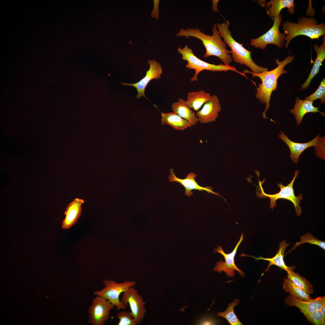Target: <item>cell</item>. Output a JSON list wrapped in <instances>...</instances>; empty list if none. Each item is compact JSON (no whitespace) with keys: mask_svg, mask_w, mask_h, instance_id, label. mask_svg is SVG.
<instances>
[{"mask_svg":"<svg viewBox=\"0 0 325 325\" xmlns=\"http://www.w3.org/2000/svg\"><path fill=\"white\" fill-rule=\"evenodd\" d=\"M212 30V35H207L202 32L198 28H181L176 34L177 37L184 36L187 39L193 37L199 39L202 42L206 51L203 57L207 58L215 56L219 58L225 65H229L232 59L230 54L231 51L228 50L227 45L219 36L217 24L214 23Z\"/></svg>","mask_w":325,"mask_h":325,"instance_id":"obj_1","label":"cell"},{"mask_svg":"<svg viewBox=\"0 0 325 325\" xmlns=\"http://www.w3.org/2000/svg\"><path fill=\"white\" fill-rule=\"evenodd\" d=\"M293 55L288 56L282 61H280L278 59H275L277 66L274 69L264 71L261 73H255L247 70H243V73H249L252 77H257L261 80L262 82L259 84L258 87L255 92L256 98L263 104H266L265 109L262 114L264 118L268 119L266 116V112L270 107L271 97L272 92L276 90L277 88V81L278 78L287 71L284 67L288 63H291L293 60Z\"/></svg>","mask_w":325,"mask_h":325,"instance_id":"obj_2","label":"cell"},{"mask_svg":"<svg viewBox=\"0 0 325 325\" xmlns=\"http://www.w3.org/2000/svg\"><path fill=\"white\" fill-rule=\"evenodd\" d=\"M230 22L225 21L217 24L219 35L223 39V41L230 48L232 60L241 65L249 67L252 72L261 73L267 71L268 68L257 65L253 60L251 56L252 51L245 48L243 44L236 41L231 36V32L229 29Z\"/></svg>","mask_w":325,"mask_h":325,"instance_id":"obj_3","label":"cell"},{"mask_svg":"<svg viewBox=\"0 0 325 325\" xmlns=\"http://www.w3.org/2000/svg\"><path fill=\"white\" fill-rule=\"evenodd\" d=\"M318 22L313 17H302L299 18L296 23L285 21L282 24L283 29L286 35L285 47L288 48L291 41L296 36L304 35L312 40H318L321 36L325 35V23L318 24Z\"/></svg>","mask_w":325,"mask_h":325,"instance_id":"obj_4","label":"cell"},{"mask_svg":"<svg viewBox=\"0 0 325 325\" xmlns=\"http://www.w3.org/2000/svg\"><path fill=\"white\" fill-rule=\"evenodd\" d=\"M178 52L182 55L181 59L186 61L187 63L186 67L190 69L194 70L195 73L190 79L191 82L198 81V76L202 71L206 70L212 72H226L231 70L241 74L246 78L247 77L243 73L238 71L234 67L230 65L219 64L215 65L208 63L197 57L193 53L192 50L187 45L184 46L183 48L179 47L177 49Z\"/></svg>","mask_w":325,"mask_h":325,"instance_id":"obj_5","label":"cell"},{"mask_svg":"<svg viewBox=\"0 0 325 325\" xmlns=\"http://www.w3.org/2000/svg\"><path fill=\"white\" fill-rule=\"evenodd\" d=\"M104 287L97 290L93 294L108 300L116 307L118 310L125 309L127 306L124 305L119 299L121 294L132 286H134L136 282L134 281L125 280L118 283L115 281L104 279L103 280Z\"/></svg>","mask_w":325,"mask_h":325,"instance_id":"obj_6","label":"cell"},{"mask_svg":"<svg viewBox=\"0 0 325 325\" xmlns=\"http://www.w3.org/2000/svg\"><path fill=\"white\" fill-rule=\"evenodd\" d=\"M299 173V170H297L295 172L294 177L290 182L286 186L283 185L281 183L277 184V186L280 188V190L278 193L273 194H268L265 193L264 191L261 186L260 182L259 181L260 188L261 192L258 194V197H269L270 199V207L273 210L274 207L277 206L276 201L279 199H283L290 201L293 204L295 208L296 215L297 216H300L302 212V208L300 207V203L302 199V194L299 195L298 196H296L294 194L293 185L295 180Z\"/></svg>","mask_w":325,"mask_h":325,"instance_id":"obj_7","label":"cell"},{"mask_svg":"<svg viewBox=\"0 0 325 325\" xmlns=\"http://www.w3.org/2000/svg\"><path fill=\"white\" fill-rule=\"evenodd\" d=\"M274 20L273 26L267 32L257 38L251 40V45L263 50L270 44L274 45L279 49L282 47L284 44L286 35L284 32H280L279 27L283 20L282 15L280 14Z\"/></svg>","mask_w":325,"mask_h":325,"instance_id":"obj_8","label":"cell"},{"mask_svg":"<svg viewBox=\"0 0 325 325\" xmlns=\"http://www.w3.org/2000/svg\"><path fill=\"white\" fill-rule=\"evenodd\" d=\"M115 306L108 300L97 296L88 309L89 323L93 325H104L109 318L110 311Z\"/></svg>","mask_w":325,"mask_h":325,"instance_id":"obj_9","label":"cell"},{"mask_svg":"<svg viewBox=\"0 0 325 325\" xmlns=\"http://www.w3.org/2000/svg\"><path fill=\"white\" fill-rule=\"evenodd\" d=\"M121 301L125 305H129L131 312L138 324L144 320L146 312L145 302L134 286L123 292Z\"/></svg>","mask_w":325,"mask_h":325,"instance_id":"obj_10","label":"cell"},{"mask_svg":"<svg viewBox=\"0 0 325 325\" xmlns=\"http://www.w3.org/2000/svg\"><path fill=\"white\" fill-rule=\"evenodd\" d=\"M243 234L242 233L240 239L233 251L229 254H226L223 250L222 247L218 246L215 248L214 253L218 252L221 254L224 257V262L221 260L218 262L213 270L219 273L222 271L225 272L229 278L234 277L235 275V271H237L241 277L245 276L244 273L239 269L236 265L234 258L237 251L238 248L244 239Z\"/></svg>","mask_w":325,"mask_h":325,"instance_id":"obj_11","label":"cell"},{"mask_svg":"<svg viewBox=\"0 0 325 325\" xmlns=\"http://www.w3.org/2000/svg\"><path fill=\"white\" fill-rule=\"evenodd\" d=\"M148 63L150 68L147 72L145 76L138 82L133 84L126 83L122 82V85H130L135 87L137 91L136 98H139L142 96L145 97V89L148 84L153 79H159L162 73V69L160 63L155 60H148Z\"/></svg>","mask_w":325,"mask_h":325,"instance_id":"obj_12","label":"cell"},{"mask_svg":"<svg viewBox=\"0 0 325 325\" xmlns=\"http://www.w3.org/2000/svg\"><path fill=\"white\" fill-rule=\"evenodd\" d=\"M170 175L168 178L170 182H176L179 183L185 189V194L188 197L193 195V192L192 190H196L200 191H205L209 193H212L216 195L220 196L219 194L213 192L211 186L205 187L200 186L196 182L195 178L197 176L196 174L193 172L188 173L184 179H181L175 175L174 170L172 168L170 169Z\"/></svg>","mask_w":325,"mask_h":325,"instance_id":"obj_13","label":"cell"},{"mask_svg":"<svg viewBox=\"0 0 325 325\" xmlns=\"http://www.w3.org/2000/svg\"><path fill=\"white\" fill-rule=\"evenodd\" d=\"M221 110V104L217 95L211 96V99L206 102L196 114L198 121L202 124L215 122Z\"/></svg>","mask_w":325,"mask_h":325,"instance_id":"obj_14","label":"cell"},{"mask_svg":"<svg viewBox=\"0 0 325 325\" xmlns=\"http://www.w3.org/2000/svg\"><path fill=\"white\" fill-rule=\"evenodd\" d=\"M285 303L288 306L298 308L303 314L319 310L325 305V297H318L314 299L305 301L302 300L290 295L285 298Z\"/></svg>","mask_w":325,"mask_h":325,"instance_id":"obj_15","label":"cell"},{"mask_svg":"<svg viewBox=\"0 0 325 325\" xmlns=\"http://www.w3.org/2000/svg\"><path fill=\"white\" fill-rule=\"evenodd\" d=\"M278 137L286 144L289 148L290 157L291 160L293 162L297 163L300 155L305 150L308 148L317 145L320 135H318L312 140L306 143L293 142L289 139L283 132H281Z\"/></svg>","mask_w":325,"mask_h":325,"instance_id":"obj_16","label":"cell"},{"mask_svg":"<svg viewBox=\"0 0 325 325\" xmlns=\"http://www.w3.org/2000/svg\"><path fill=\"white\" fill-rule=\"evenodd\" d=\"M84 203L83 199L77 198L68 205L64 212L65 218L62 221V228L69 229L76 224L81 215V206Z\"/></svg>","mask_w":325,"mask_h":325,"instance_id":"obj_17","label":"cell"},{"mask_svg":"<svg viewBox=\"0 0 325 325\" xmlns=\"http://www.w3.org/2000/svg\"><path fill=\"white\" fill-rule=\"evenodd\" d=\"M296 101L293 108L291 109L290 112L294 115L297 125L301 124L304 116L307 113L319 112L321 115L325 116V113L319 110V107L313 106V101L308 99L302 100L298 96L296 98Z\"/></svg>","mask_w":325,"mask_h":325,"instance_id":"obj_18","label":"cell"},{"mask_svg":"<svg viewBox=\"0 0 325 325\" xmlns=\"http://www.w3.org/2000/svg\"><path fill=\"white\" fill-rule=\"evenodd\" d=\"M290 244L287 243L285 240L280 241L279 243L278 250L276 255L271 258H264L260 256L258 258L255 257L253 256L246 255L245 254H241L240 256H247L251 257L255 259L257 261L259 260H262L268 261L269 264L268 265V268L265 270V271H268L269 270L270 267L272 265L277 266L281 269L286 271L292 269L291 267L287 266L285 264L284 260V257L285 251L286 248L289 246Z\"/></svg>","mask_w":325,"mask_h":325,"instance_id":"obj_19","label":"cell"},{"mask_svg":"<svg viewBox=\"0 0 325 325\" xmlns=\"http://www.w3.org/2000/svg\"><path fill=\"white\" fill-rule=\"evenodd\" d=\"M295 5L293 0H271L265 3L263 6L265 7L267 14L274 20L284 8H287L288 12L290 14H294Z\"/></svg>","mask_w":325,"mask_h":325,"instance_id":"obj_20","label":"cell"},{"mask_svg":"<svg viewBox=\"0 0 325 325\" xmlns=\"http://www.w3.org/2000/svg\"><path fill=\"white\" fill-rule=\"evenodd\" d=\"M171 108L173 112L189 122L192 126L195 125L198 122L195 113L186 104L183 99L179 98L178 101L172 104Z\"/></svg>","mask_w":325,"mask_h":325,"instance_id":"obj_21","label":"cell"},{"mask_svg":"<svg viewBox=\"0 0 325 325\" xmlns=\"http://www.w3.org/2000/svg\"><path fill=\"white\" fill-rule=\"evenodd\" d=\"M161 124L162 125H168L177 130H183L192 126L189 122L173 112H161Z\"/></svg>","mask_w":325,"mask_h":325,"instance_id":"obj_22","label":"cell"},{"mask_svg":"<svg viewBox=\"0 0 325 325\" xmlns=\"http://www.w3.org/2000/svg\"><path fill=\"white\" fill-rule=\"evenodd\" d=\"M325 42L319 47L317 44L314 45V48L317 57L314 62L313 67L309 74L308 77L305 83L301 86V91L304 88H307L314 76L319 73L321 63L325 59Z\"/></svg>","mask_w":325,"mask_h":325,"instance_id":"obj_23","label":"cell"},{"mask_svg":"<svg viewBox=\"0 0 325 325\" xmlns=\"http://www.w3.org/2000/svg\"><path fill=\"white\" fill-rule=\"evenodd\" d=\"M211 98L210 93L203 90L191 91L188 93L187 99L185 101L186 104L190 108L198 111Z\"/></svg>","mask_w":325,"mask_h":325,"instance_id":"obj_24","label":"cell"},{"mask_svg":"<svg viewBox=\"0 0 325 325\" xmlns=\"http://www.w3.org/2000/svg\"><path fill=\"white\" fill-rule=\"evenodd\" d=\"M283 289L289 292L290 296L299 299L308 301L311 299L310 294L298 287L290 280L284 278L283 283Z\"/></svg>","mask_w":325,"mask_h":325,"instance_id":"obj_25","label":"cell"},{"mask_svg":"<svg viewBox=\"0 0 325 325\" xmlns=\"http://www.w3.org/2000/svg\"><path fill=\"white\" fill-rule=\"evenodd\" d=\"M287 272V278L292 281L296 286L310 294L313 292L312 284L305 278L298 273L293 272L292 269L288 271Z\"/></svg>","mask_w":325,"mask_h":325,"instance_id":"obj_26","label":"cell"},{"mask_svg":"<svg viewBox=\"0 0 325 325\" xmlns=\"http://www.w3.org/2000/svg\"><path fill=\"white\" fill-rule=\"evenodd\" d=\"M240 301V299H236L228 305L225 311L223 312H218L217 315L225 318L231 325H243L237 318L234 311V307L239 304Z\"/></svg>","mask_w":325,"mask_h":325,"instance_id":"obj_27","label":"cell"},{"mask_svg":"<svg viewBox=\"0 0 325 325\" xmlns=\"http://www.w3.org/2000/svg\"><path fill=\"white\" fill-rule=\"evenodd\" d=\"M308 243L310 244L316 245L324 250L325 249V242L314 236L308 232L301 237L299 241L297 242L292 249L286 253H289L302 244Z\"/></svg>","mask_w":325,"mask_h":325,"instance_id":"obj_28","label":"cell"},{"mask_svg":"<svg viewBox=\"0 0 325 325\" xmlns=\"http://www.w3.org/2000/svg\"><path fill=\"white\" fill-rule=\"evenodd\" d=\"M116 317L119 320L118 325H138L131 311H125L119 312Z\"/></svg>","mask_w":325,"mask_h":325,"instance_id":"obj_29","label":"cell"},{"mask_svg":"<svg viewBox=\"0 0 325 325\" xmlns=\"http://www.w3.org/2000/svg\"><path fill=\"white\" fill-rule=\"evenodd\" d=\"M311 323L316 325H324L325 324V315L320 310H317L303 314Z\"/></svg>","mask_w":325,"mask_h":325,"instance_id":"obj_30","label":"cell"},{"mask_svg":"<svg viewBox=\"0 0 325 325\" xmlns=\"http://www.w3.org/2000/svg\"><path fill=\"white\" fill-rule=\"evenodd\" d=\"M312 101L320 99L321 103L325 102V79L323 78L316 91L310 95L305 98Z\"/></svg>","mask_w":325,"mask_h":325,"instance_id":"obj_31","label":"cell"},{"mask_svg":"<svg viewBox=\"0 0 325 325\" xmlns=\"http://www.w3.org/2000/svg\"><path fill=\"white\" fill-rule=\"evenodd\" d=\"M316 156L323 160H325V137H320L316 146H314Z\"/></svg>","mask_w":325,"mask_h":325,"instance_id":"obj_32","label":"cell"},{"mask_svg":"<svg viewBox=\"0 0 325 325\" xmlns=\"http://www.w3.org/2000/svg\"><path fill=\"white\" fill-rule=\"evenodd\" d=\"M159 2V0H157L156 6V4L154 2V7L152 12L151 14L152 17L158 19L159 15V10L158 9V5L156 6Z\"/></svg>","mask_w":325,"mask_h":325,"instance_id":"obj_33","label":"cell"},{"mask_svg":"<svg viewBox=\"0 0 325 325\" xmlns=\"http://www.w3.org/2000/svg\"><path fill=\"white\" fill-rule=\"evenodd\" d=\"M319 310L323 314L325 315V305H323Z\"/></svg>","mask_w":325,"mask_h":325,"instance_id":"obj_34","label":"cell"}]
</instances>
